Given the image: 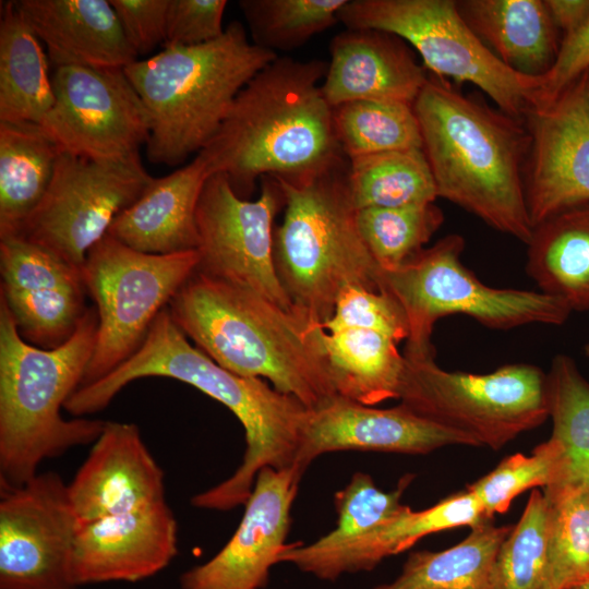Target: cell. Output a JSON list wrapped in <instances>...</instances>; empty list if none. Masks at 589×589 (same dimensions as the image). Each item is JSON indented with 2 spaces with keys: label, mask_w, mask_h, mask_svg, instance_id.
<instances>
[{
  "label": "cell",
  "mask_w": 589,
  "mask_h": 589,
  "mask_svg": "<svg viewBox=\"0 0 589 589\" xmlns=\"http://www.w3.org/2000/svg\"><path fill=\"white\" fill-rule=\"evenodd\" d=\"M148 376L192 385L227 407L244 429L247 448L241 465L228 479L194 495L193 506L229 510L244 505L261 469L296 467L309 409L263 378L244 377L219 365L189 342L167 306L139 350L106 376L77 388L64 409L79 418L98 412L124 386Z\"/></svg>",
  "instance_id": "6da1fadb"
},
{
  "label": "cell",
  "mask_w": 589,
  "mask_h": 589,
  "mask_svg": "<svg viewBox=\"0 0 589 589\" xmlns=\"http://www.w3.org/2000/svg\"><path fill=\"white\" fill-rule=\"evenodd\" d=\"M326 70L318 59L277 57L259 71L201 151L211 173L248 200L260 178L294 183L344 163L321 86Z\"/></svg>",
  "instance_id": "7a4b0ae2"
},
{
  "label": "cell",
  "mask_w": 589,
  "mask_h": 589,
  "mask_svg": "<svg viewBox=\"0 0 589 589\" xmlns=\"http://www.w3.org/2000/svg\"><path fill=\"white\" fill-rule=\"evenodd\" d=\"M412 106L438 197L527 244L533 227L524 190L525 121L433 74Z\"/></svg>",
  "instance_id": "3957f363"
},
{
  "label": "cell",
  "mask_w": 589,
  "mask_h": 589,
  "mask_svg": "<svg viewBox=\"0 0 589 589\" xmlns=\"http://www.w3.org/2000/svg\"><path fill=\"white\" fill-rule=\"evenodd\" d=\"M167 308L182 333L223 368L265 378L310 410L336 396L321 324L196 269Z\"/></svg>",
  "instance_id": "277c9868"
},
{
  "label": "cell",
  "mask_w": 589,
  "mask_h": 589,
  "mask_svg": "<svg viewBox=\"0 0 589 589\" xmlns=\"http://www.w3.org/2000/svg\"><path fill=\"white\" fill-rule=\"evenodd\" d=\"M97 328L92 305L67 342L38 348L21 337L0 298V486L26 483L45 459L93 444L101 433L106 421L60 412L81 386Z\"/></svg>",
  "instance_id": "5b68a950"
},
{
  "label": "cell",
  "mask_w": 589,
  "mask_h": 589,
  "mask_svg": "<svg viewBox=\"0 0 589 589\" xmlns=\"http://www.w3.org/2000/svg\"><path fill=\"white\" fill-rule=\"evenodd\" d=\"M278 56L254 45L242 23L197 46H170L124 68L147 113L146 156L178 166L216 134L237 95Z\"/></svg>",
  "instance_id": "8992f818"
},
{
  "label": "cell",
  "mask_w": 589,
  "mask_h": 589,
  "mask_svg": "<svg viewBox=\"0 0 589 589\" xmlns=\"http://www.w3.org/2000/svg\"><path fill=\"white\" fill-rule=\"evenodd\" d=\"M348 159L314 177L276 180L285 215L274 231L277 277L297 314L323 324L348 286L380 291L382 271L358 228L347 185Z\"/></svg>",
  "instance_id": "52a82bcc"
},
{
  "label": "cell",
  "mask_w": 589,
  "mask_h": 589,
  "mask_svg": "<svg viewBox=\"0 0 589 589\" xmlns=\"http://www.w3.org/2000/svg\"><path fill=\"white\" fill-rule=\"evenodd\" d=\"M464 248V238L450 233L400 267L382 272L380 290L390 292L407 316L405 357H435L434 325L450 314H465L497 330L528 324L562 325L568 320L572 311L553 296L483 284L462 264Z\"/></svg>",
  "instance_id": "ba28073f"
},
{
  "label": "cell",
  "mask_w": 589,
  "mask_h": 589,
  "mask_svg": "<svg viewBox=\"0 0 589 589\" xmlns=\"http://www.w3.org/2000/svg\"><path fill=\"white\" fill-rule=\"evenodd\" d=\"M400 404L497 450L549 418L546 373L509 363L472 374L440 368L435 357H405Z\"/></svg>",
  "instance_id": "9c48e42d"
},
{
  "label": "cell",
  "mask_w": 589,
  "mask_h": 589,
  "mask_svg": "<svg viewBox=\"0 0 589 589\" xmlns=\"http://www.w3.org/2000/svg\"><path fill=\"white\" fill-rule=\"evenodd\" d=\"M199 261L197 250L148 254L109 235L89 250L82 278L97 310L98 328L80 387L106 376L139 350L157 315Z\"/></svg>",
  "instance_id": "30bf717a"
},
{
  "label": "cell",
  "mask_w": 589,
  "mask_h": 589,
  "mask_svg": "<svg viewBox=\"0 0 589 589\" xmlns=\"http://www.w3.org/2000/svg\"><path fill=\"white\" fill-rule=\"evenodd\" d=\"M338 19L346 28L399 37L433 75L478 86L512 117L524 120L533 105L538 76L503 64L465 23L456 0H347Z\"/></svg>",
  "instance_id": "8fae6325"
},
{
  "label": "cell",
  "mask_w": 589,
  "mask_h": 589,
  "mask_svg": "<svg viewBox=\"0 0 589 589\" xmlns=\"http://www.w3.org/2000/svg\"><path fill=\"white\" fill-rule=\"evenodd\" d=\"M152 178L140 154L100 160L62 152L44 199L17 237L82 271L89 250Z\"/></svg>",
  "instance_id": "7c38bea8"
},
{
  "label": "cell",
  "mask_w": 589,
  "mask_h": 589,
  "mask_svg": "<svg viewBox=\"0 0 589 589\" xmlns=\"http://www.w3.org/2000/svg\"><path fill=\"white\" fill-rule=\"evenodd\" d=\"M281 206L284 195L273 178H262L260 196L250 201L235 193L226 175L209 176L196 209V271L294 312L274 264L273 223Z\"/></svg>",
  "instance_id": "4fadbf2b"
},
{
  "label": "cell",
  "mask_w": 589,
  "mask_h": 589,
  "mask_svg": "<svg viewBox=\"0 0 589 589\" xmlns=\"http://www.w3.org/2000/svg\"><path fill=\"white\" fill-rule=\"evenodd\" d=\"M51 81L55 101L39 125L63 152L121 159L146 144L147 113L124 68L58 67Z\"/></svg>",
  "instance_id": "5bb4252c"
},
{
  "label": "cell",
  "mask_w": 589,
  "mask_h": 589,
  "mask_svg": "<svg viewBox=\"0 0 589 589\" xmlns=\"http://www.w3.org/2000/svg\"><path fill=\"white\" fill-rule=\"evenodd\" d=\"M79 520L68 484L37 473L0 486V589H71L70 564Z\"/></svg>",
  "instance_id": "9a60e30c"
},
{
  "label": "cell",
  "mask_w": 589,
  "mask_h": 589,
  "mask_svg": "<svg viewBox=\"0 0 589 589\" xmlns=\"http://www.w3.org/2000/svg\"><path fill=\"white\" fill-rule=\"evenodd\" d=\"M524 121L530 136L525 200L532 227L589 204V69Z\"/></svg>",
  "instance_id": "2e32d148"
},
{
  "label": "cell",
  "mask_w": 589,
  "mask_h": 589,
  "mask_svg": "<svg viewBox=\"0 0 589 589\" xmlns=\"http://www.w3.org/2000/svg\"><path fill=\"white\" fill-rule=\"evenodd\" d=\"M303 471L265 467L255 478L242 519L207 562L180 576L182 589H265L288 546L291 508Z\"/></svg>",
  "instance_id": "e0dca14e"
},
{
  "label": "cell",
  "mask_w": 589,
  "mask_h": 589,
  "mask_svg": "<svg viewBox=\"0 0 589 589\" xmlns=\"http://www.w3.org/2000/svg\"><path fill=\"white\" fill-rule=\"evenodd\" d=\"M450 445L478 446L402 404L380 409L336 395L309 409L296 467L304 472L318 456L340 450L423 455Z\"/></svg>",
  "instance_id": "ac0fdd59"
},
{
  "label": "cell",
  "mask_w": 589,
  "mask_h": 589,
  "mask_svg": "<svg viewBox=\"0 0 589 589\" xmlns=\"http://www.w3.org/2000/svg\"><path fill=\"white\" fill-rule=\"evenodd\" d=\"M177 553V520L166 501L79 524L71 585L143 580L166 568Z\"/></svg>",
  "instance_id": "d6986e66"
},
{
  "label": "cell",
  "mask_w": 589,
  "mask_h": 589,
  "mask_svg": "<svg viewBox=\"0 0 589 589\" xmlns=\"http://www.w3.org/2000/svg\"><path fill=\"white\" fill-rule=\"evenodd\" d=\"M68 491L79 524L166 501L164 472L127 422L106 421Z\"/></svg>",
  "instance_id": "ffe728a7"
},
{
  "label": "cell",
  "mask_w": 589,
  "mask_h": 589,
  "mask_svg": "<svg viewBox=\"0 0 589 589\" xmlns=\"http://www.w3.org/2000/svg\"><path fill=\"white\" fill-rule=\"evenodd\" d=\"M490 520L466 490L424 510L414 512L407 506L390 521L333 549L288 544L279 563L292 564L321 580L334 581L344 574L372 570L384 558L406 551L428 534L461 526L472 528Z\"/></svg>",
  "instance_id": "44dd1931"
},
{
  "label": "cell",
  "mask_w": 589,
  "mask_h": 589,
  "mask_svg": "<svg viewBox=\"0 0 589 589\" xmlns=\"http://www.w3.org/2000/svg\"><path fill=\"white\" fill-rule=\"evenodd\" d=\"M322 92L334 108L354 100L413 105L428 74L399 37L376 29H350L329 44Z\"/></svg>",
  "instance_id": "7402d4cb"
},
{
  "label": "cell",
  "mask_w": 589,
  "mask_h": 589,
  "mask_svg": "<svg viewBox=\"0 0 589 589\" xmlns=\"http://www.w3.org/2000/svg\"><path fill=\"white\" fill-rule=\"evenodd\" d=\"M209 176L208 160L199 152L178 170L152 178L139 199L113 220L107 235L148 254L196 251V209Z\"/></svg>",
  "instance_id": "603a6c76"
},
{
  "label": "cell",
  "mask_w": 589,
  "mask_h": 589,
  "mask_svg": "<svg viewBox=\"0 0 589 589\" xmlns=\"http://www.w3.org/2000/svg\"><path fill=\"white\" fill-rule=\"evenodd\" d=\"M53 69L125 68L137 59L108 0H14Z\"/></svg>",
  "instance_id": "cb8c5ba5"
},
{
  "label": "cell",
  "mask_w": 589,
  "mask_h": 589,
  "mask_svg": "<svg viewBox=\"0 0 589 589\" xmlns=\"http://www.w3.org/2000/svg\"><path fill=\"white\" fill-rule=\"evenodd\" d=\"M458 12L480 41L507 68L542 76L561 45L544 0H458Z\"/></svg>",
  "instance_id": "d4e9b609"
},
{
  "label": "cell",
  "mask_w": 589,
  "mask_h": 589,
  "mask_svg": "<svg viewBox=\"0 0 589 589\" xmlns=\"http://www.w3.org/2000/svg\"><path fill=\"white\" fill-rule=\"evenodd\" d=\"M527 247L526 271L540 291L589 312V204L536 226Z\"/></svg>",
  "instance_id": "484cf974"
},
{
  "label": "cell",
  "mask_w": 589,
  "mask_h": 589,
  "mask_svg": "<svg viewBox=\"0 0 589 589\" xmlns=\"http://www.w3.org/2000/svg\"><path fill=\"white\" fill-rule=\"evenodd\" d=\"M62 152L37 123L0 122V239L20 235L44 199Z\"/></svg>",
  "instance_id": "4316f807"
},
{
  "label": "cell",
  "mask_w": 589,
  "mask_h": 589,
  "mask_svg": "<svg viewBox=\"0 0 589 589\" xmlns=\"http://www.w3.org/2000/svg\"><path fill=\"white\" fill-rule=\"evenodd\" d=\"M320 340L336 395L366 406L399 398L405 356L394 339L370 329L322 328Z\"/></svg>",
  "instance_id": "83f0119b"
},
{
  "label": "cell",
  "mask_w": 589,
  "mask_h": 589,
  "mask_svg": "<svg viewBox=\"0 0 589 589\" xmlns=\"http://www.w3.org/2000/svg\"><path fill=\"white\" fill-rule=\"evenodd\" d=\"M1 3L0 122L40 124L55 101L47 56L14 1Z\"/></svg>",
  "instance_id": "f1b7e54d"
},
{
  "label": "cell",
  "mask_w": 589,
  "mask_h": 589,
  "mask_svg": "<svg viewBox=\"0 0 589 589\" xmlns=\"http://www.w3.org/2000/svg\"><path fill=\"white\" fill-rule=\"evenodd\" d=\"M512 528L484 521L452 548L412 552L394 580L372 589H490L495 556Z\"/></svg>",
  "instance_id": "f546056e"
},
{
  "label": "cell",
  "mask_w": 589,
  "mask_h": 589,
  "mask_svg": "<svg viewBox=\"0 0 589 589\" xmlns=\"http://www.w3.org/2000/svg\"><path fill=\"white\" fill-rule=\"evenodd\" d=\"M348 192L357 211L434 203L435 181L422 149H400L348 159Z\"/></svg>",
  "instance_id": "4dcf8cb0"
},
{
  "label": "cell",
  "mask_w": 589,
  "mask_h": 589,
  "mask_svg": "<svg viewBox=\"0 0 589 589\" xmlns=\"http://www.w3.org/2000/svg\"><path fill=\"white\" fill-rule=\"evenodd\" d=\"M551 440L566 460L564 485L589 489V381L567 354H556L546 373Z\"/></svg>",
  "instance_id": "1f68e13d"
},
{
  "label": "cell",
  "mask_w": 589,
  "mask_h": 589,
  "mask_svg": "<svg viewBox=\"0 0 589 589\" xmlns=\"http://www.w3.org/2000/svg\"><path fill=\"white\" fill-rule=\"evenodd\" d=\"M549 509L542 589H572L589 578V489L544 488Z\"/></svg>",
  "instance_id": "d6a6232c"
},
{
  "label": "cell",
  "mask_w": 589,
  "mask_h": 589,
  "mask_svg": "<svg viewBox=\"0 0 589 589\" xmlns=\"http://www.w3.org/2000/svg\"><path fill=\"white\" fill-rule=\"evenodd\" d=\"M338 144L347 159L400 149H422L413 106L388 100H354L333 108Z\"/></svg>",
  "instance_id": "836d02e7"
},
{
  "label": "cell",
  "mask_w": 589,
  "mask_h": 589,
  "mask_svg": "<svg viewBox=\"0 0 589 589\" xmlns=\"http://www.w3.org/2000/svg\"><path fill=\"white\" fill-rule=\"evenodd\" d=\"M347 0H240L251 41L272 52L290 51L339 23Z\"/></svg>",
  "instance_id": "e575fe53"
},
{
  "label": "cell",
  "mask_w": 589,
  "mask_h": 589,
  "mask_svg": "<svg viewBox=\"0 0 589 589\" xmlns=\"http://www.w3.org/2000/svg\"><path fill=\"white\" fill-rule=\"evenodd\" d=\"M444 221L434 203L357 211L360 235L382 272L409 262L423 250Z\"/></svg>",
  "instance_id": "d590c367"
},
{
  "label": "cell",
  "mask_w": 589,
  "mask_h": 589,
  "mask_svg": "<svg viewBox=\"0 0 589 589\" xmlns=\"http://www.w3.org/2000/svg\"><path fill=\"white\" fill-rule=\"evenodd\" d=\"M85 287L39 290L1 289L21 337L28 344L52 349L67 342L88 306Z\"/></svg>",
  "instance_id": "8d00e7d4"
},
{
  "label": "cell",
  "mask_w": 589,
  "mask_h": 589,
  "mask_svg": "<svg viewBox=\"0 0 589 589\" xmlns=\"http://www.w3.org/2000/svg\"><path fill=\"white\" fill-rule=\"evenodd\" d=\"M566 460L551 438L534 447L531 455L515 454L504 458L491 472L467 490L476 497L488 519L504 514L522 492L542 486L564 485Z\"/></svg>",
  "instance_id": "74e56055"
},
{
  "label": "cell",
  "mask_w": 589,
  "mask_h": 589,
  "mask_svg": "<svg viewBox=\"0 0 589 589\" xmlns=\"http://www.w3.org/2000/svg\"><path fill=\"white\" fill-rule=\"evenodd\" d=\"M549 509L532 490L526 507L495 556L490 589H542L546 566Z\"/></svg>",
  "instance_id": "f35d334b"
},
{
  "label": "cell",
  "mask_w": 589,
  "mask_h": 589,
  "mask_svg": "<svg viewBox=\"0 0 589 589\" xmlns=\"http://www.w3.org/2000/svg\"><path fill=\"white\" fill-rule=\"evenodd\" d=\"M412 478L406 474L395 490L385 492L376 486L370 474L356 472L335 494L336 528L310 544L318 550L333 549L390 521L407 507L401 497Z\"/></svg>",
  "instance_id": "ab89813d"
},
{
  "label": "cell",
  "mask_w": 589,
  "mask_h": 589,
  "mask_svg": "<svg viewBox=\"0 0 589 589\" xmlns=\"http://www.w3.org/2000/svg\"><path fill=\"white\" fill-rule=\"evenodd\" d=\"M1 289L84 287L82 271L51 251L20 237L0 239Z\"/></svg>",
  "instance_id": "60d3db41"
},
{
  "label": "cell",
  "mask_w": 589,
  "mask_h": 589,
  "mask_svg": "<svg viewBox=\"0 0 589 589\" xmlns=\"http://www.w3.org/2000/svg\"><path fill=\"white\" fill-rule=\"evenodd\" d=\"M327 332L346 328L370 329L394 339L407 340L409 326L398 300L387 290H369L359 286L344 288L332 316L322 324Z\"/></svg>",
  "instance_id": "b9f144b4"
},
{
  "label": "cell",
  "mask_w": 589,
  "mask_h": 589,
  "mask_svg": "<svg viewBox=\"0 0 589 589\" xmlns=\"http://www.w3.org/2000/svg\"><path fill=\"white\" fill-rule=\"evenodd\" d=\"M226 0H169L164 47L197 46L219 38Z\"/></svg>",
  "instance_id": "7bdbcfd3"
},
{
  "label": "cell",
  "mask_w": 589,
  "mask_h": 589,
  "mask_svg": "<svg viewBox=\"0 0 589 589\" xmlns=\"http://www.w3.org/2000/svg\"><path fill=\"white\" fill-rule=\"evenodd\" d=\"M589 69V16L561 39L556 59L551 69L538 76L534 106L553 100L570 82Z\"/></svg>",
  "instance_id": "ee69618b"
},
{
  "label": "cell",
  "mask_w": 589,
  "mask_h": 589,
  "mask_svg": "<svg viewBox=\"0 0 589 589\" xmlns=\"http://www.w3.org/2000/svg\"><path fill=\"white\" fill-rule=\"evenodd\" d=\"M137 56L166 40L169 0H109Z\"/></svg>",
  "instance_id": "f6af8a7d"
},
{
  "label": "cell",
  "mask_w": 589,
  "mask_h": 589,
  "mask_svg": "<svg viewBox=\"0 0 589 589\" xmlns=\"http://www.w3.org/2000/svg\"><path fill=\"white\" fill-rule=\"evenodd\" d=\"M544 2L562 37L577 28L589 16V0H544Z\"/></svg>",
  "instance_id": "bcb514c9"
},
{
  "label": "cell",
  "mask_w": 589,
  "mask_h": 589,
  "mask_svg": "<svg viewBox=\"0 0 589 589\" xmlns=\"http://www.w3.org/2000/svg\"><path fill=\"white\" fill-rule=\"evenodd\" d=\"M572 589H589V578L577 584L575 587H573Z\"/></svg>",
  "instance_id": "7dc6e473"
},
{
  "label": "cell",
  "mask_w": 589,
  "mask_h": 589,
  "mask_svg": "<svg viewBox=\"0 0 589 589\" xmlns=\"http://www.w3.org/2000/svg\"><path fill=\"white\" fill-rule=\"evenodd\" d=\"M584 353L586 357L589 358V342H587L585 346H584Z\"/></svg>",
  "instance_id": "c3c4849f"
}]
</instances>
